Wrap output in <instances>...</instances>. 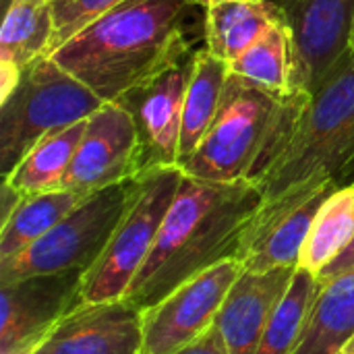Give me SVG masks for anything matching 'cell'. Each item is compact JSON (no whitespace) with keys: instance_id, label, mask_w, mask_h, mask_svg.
I'll list each match as a JSON object with an SVG mask.
<instances>
[{"instance_id":"cell-19","label":"cell","mask_w":354,"mask_h":354,"mask_svg":"<svg viewBox=\"0 0 354 354\" xmlns=\"http://www.w3.org/2000/svg\"><path fill=\"white\" fill-rule=\"evenodd\" d=\"M54 31L52 0H8L0 29V62L25 68L50 56Z\"/></svg>"},{"instance_id":"cell-29","label":"cell","mask_w":354,"mask_h":354,"mask_svg":"<svg viewBox=\"0 0 354 354\" xmlns=\"http://www.w3.org/2000/svg\"><path fill=\"white\" fill-rule=\"evenodd\" d=\"M342 354H354V338L344 346V351H342Z\"/></svg>"},{"instance_id":"cell-17","label":"cell","mask_w":354,"mask_h":354,"mask_svg":"<svg viewBox=\"0 0 354 354\" xmlns=\"http://www.w3.org/2000/svg\"><path fill=\"white\" fill-rule=\"evenodd\" d=\"M228 75H230L228 62L212 54L207 48L195 52V66H193V75L185 97V110H183L178 164L199 147L209 127L214 124L224 100Z\"/></svg>"},{"instance_id":"cell-14","label":"cell","mask_w":354,"mask_h":354,"mask_svg":"<svg viewBox=\"0 0 354 354\" xmlns=\"http://www.w3.org/2000/svg\"><path fill=\"white\" fill-rule=\"evenodd\" d=\"M143 311L127 299L77 305L33 354H141Z\"/></svg>"},{"instance_id":"cell-6","label":"cell","mask_w":354,"mask_h":354,"mask_svg":"<svg viewBox=\"0 0 354 354\" xmlns=\"http://www.w3.org/2000/svg\"><path fill=\"white\" fill-rule=\"evenodd\" d=\"M183 176L185 172L178 166H151L131 180L129 205L108 247L83 274V303H106L127 297L156 245Z\"/></svg>"},{"instance_id":"cell-12","label":"cell","mask_w":354,"mask_h":354,"mask_svg":"<svg viewBox=\"0 0 354 354\" xmlns=\"http://www.w3.org/2000/svg\"><path fill=\"white\" fill-rule=\"evenodd\" d=\"M336 189L338 183H326L307 193L276 203H263L243 236L239 251L243 270L268 272L274 268L297 266L319 207Z\"/></svg>"},{"instance_id":"cell-4","label":"cell","mask_w":354,"mask_h":354,"mask_svg":"<svg viewBox=\"0 0 354 354\" xmlns=\"http://www.w3.org/2000/svg\"><path fill=\"white\" fill-rule=\"evenodd\" d=\"M354 162V50L336 60L311 91L295 135L259 183L263 203L338 183Z\"/></svg>"},{"instance_id":"cell-30","label":"cell","mask_w":354,"mask_h":354,"mask_svg":"<svg viewBox=\"0 0 354 354\" xmlns=\"http://www.w3.org/2000/svg\"><path fill=\"white\" fill-rule=\"evenodd\" d=\"M348 46L354 50V19H353V27H351V37H348Z\"/></svg>"},{"instance_id":"cell-25","label":"cell","mask_w":354,"mask_h":354,"mask_svg":"<svg viewBox=\"0 0 354 354\" xmlns=\"http://www.w3.org/2000/svg\"><path fill=\"white\" fill-rule=\"evenodd\" d=\"M124 0H52L54 10V44L52 52L85 29L89 23L116 8Z\"/></svg>"},{"instance_id":"cell-11","label":"cell","mask_w":354,"mask_h":354,"mask_svg":"<svg viewBox=\"0 0 354 354\" xmlns=\"http://www.w3.org/2000/svg\"><path fill=\"white\" fill-rule=\"evenodd\" d=\"M292 35L295 89L311 93L346 52L354 0H274Z\"/></svg>"},{"instance_id":"cell-28","label":"cell","mask_w":354,"mask_h":354,"mask_svg":"<svg viewBox=\"0 0 354 354\" xmlns=\"http://www.w3.org/2000/svg\"><path fill=\"white\" fill-rule=\"evenodd\" d=\"M203 8H207V6H212V4H220V2H230V0H197Z\"/></svg>"},{"instance_id":"cell-24","label":"cell","mask_w":354,"mask_h":354,"mask_svg":"<svg viewBox=\"0 0 354 354\" xmlns=\"http://www.w3.org/2000/svg\"><path fill=\"white\" fill-rule=\"evenodd\" d=\"M322 288L324 286L319 284L317 276L299 268L295 270L286 295L282 297L274 315L270 317L257 354L295 353Z\"/></svg>"},{"instance_id":"cell-13","label":"cell","mask_w":354,"mask_h":354,"mask_svg":"<svg viewBox=\"0 0 354 354\" xmlns=\"http://www.w3.org/2000/svg\"><path fill=\"white\" fill-rule=\"evenodd\" d=\"M195 52L197 50L118 100L137 122L145 168L178 166L183 110L195 66Z\"/></svg>"},{"instance_id":"cell-9","label":"cell","mask_w":354,"mask_h":354,"mask_svg":"<svg viewBox=\"0 0 354 354\" xmlns=\"http://www.w3.org/2000/svg\"><path fill=\"white\" fill-rule=\"evenodd\" d=\"M85 272L39 274L0 284V354H33L81 305Z\"/></svg>"},{"instance_id":"cell-7","label":"cell","mask_w":354,"mask_h":354,"mask_svg":"<svg viewBox=\"0 0 354 354\" xmlns=\"http://www.w3.org/2000/svg\"><path fill=\"white\" fill-rule=\"evenodd\" d=\"M131 180L87 195L29 249L0 261V284L39 274L87 272L108 247L129 205Z\"/></svg>"},{"instance_id":"cell-15","label":"cell","mask_w":354,"mask_h":354,"mask_svg":"<svg viewBox=\"0 0 354 354\" xmlns=\"http://www.w3.org/2000/svg\"><path fill=\"white\" fill-rule=\"evenodd\" d=\"M295 270L297 266L241 272L216 317L226 354H257L270 317L286 295Z\"/></svg>"},{"instance_id":"cell-5","label":"cell","mask_w":354,"mask_h":354,"mask_svg":"<svg viewBox=\"0 0 354 354\" xmlns=\"http://www.w3.org/2000/svg\"><path fill=\"white\" fill-rule=\"evenodd\" d=\"M104 104L52 56L25 66L19 85L0 104L2 176H8L44 137L87 120Z\"/></svg>"},{"instance_id":"cell-22","label":"cell","mask_w":354,"mask_h":354,"mask_svg":"<svg viewBox=\"0 0 354 354\" xmlns=\"http://www.w3.org/2000/svg\"><path fill=\"white\" fill-rule=\"evenodd\" d=\"M87 195L58 189L21 197L10 216L0 224V261L10 259L48 234Z\"/></svg>"},{"instance_id":"cell-16","label":"cell","mask_w":354,"mask_h":354,"mask_svg":"<svg viewBox=\"0 0 354 354\" xmlns=\"http://www.w3.org/2000/svg\"><path fill=\"white\" fill-rule=\"evenodd\" d=\"M278 21H282V12L274 0H230L212 4L205 8L203 17L205 48L230 64Z\"/></svg>"},{"instance_id":"cell-23","label":"cell","mask_w":354,"mask_h":354,"mask_svg":"<svg viewBox=\"0 0 354 354\" xmlns=\"http://www.w3.org/2000/svg\"><path fill=\"white\" fill-rule=\"evenodd\" d=\"M354 239V183L338 187L319 207L299 255V270L319 276Z\"/></svg>"},{"instance_id":"cell-27","label":"cell","mask_w":354,"mask_h":354,"mask_svg":"<svg viewBox=\"0 0 354 354\" xmlns=\"http://www.w3.org/2000/svg\"><path fill=\"white\" fill-rule=\"evenodd\" d=\"M348 274H354V239L353 243L346 247V251H344L336 261H332V263L317 276V280H319L322 286H326V284H330L332 280L342 278V276H348Z\"/></svg>"},{"instance_id":"cell-2","label":"cell","mask_w":354,"mask_h":354,"mask_svg":"<svg viewBox=\"0 0 354 354\" xmlns=\"http://www.w3.org/2000/svg\"><path fill=\"white\" fill-rule=\"evenodd\" d=\"M197 0H124L50 56L104 102H118L191 54L187 21Z\"/></svg>"},{"instance_id":"cell-21","label":"cell","mask_w":354,"mask_h":354,"mask_svg":"<svg viewBox=\"0 0 354 354\" xmlns=\"http://www.w3.org/2000/svg\"><path fill=\"white\" fill-rule=\"evenodd\" d=\"M230 75L274 95H288L295 89V46L282 21L274 23L249 50L228 64Z\"/></svg>"},{"instance_id":"cell-20","label":"cell","mask_w":354,"mask_h":354,"mask_svg":"<svg viewBox=\"0 0 354 354\" xmlns=\"http://www.w3.org/2000/svg\"><path fill=\"white\" fill-rule=\"evenodd\" d=\"M85 127L87 120H81L68 129L44 137L15 166V170L8 176H4V183L23 197L62 189L71 162L77 153L79 141L85 133Z\"/></svg>"},{"instance_id":"cell-8","label":"cell","mask_w":354,"mask_h":354,"mask_svg":"<svg viewBox=\"0 0 354 354\" xmlns=\"http://www.w3.org/2000/svg\"><path fill=\"white\" fill-rule=\"evenodd\" d=\"M243 272L239 259H226L183 282L160 303L143 311L141 354H176L199 340Z\"/></svg>"},{"instance_id":"cell-31","label":"cell","mask_w":354,"mask_h":354,"mask_svg":"<svg viewBox=\"0 0 354 354\" xmlns=\"http://www.w3.org/2000/svg\"><path fill=\"white\" fill-rule=\"evenodd\" d=\"M340 354H342V353H340Z\"/></svg>"},{"instance_id":"cell-1","label":"cell","mask_w":354,"mask_h":354,"mask_svg":"<svg viewBox=\"0 0 354 354\" xmlns=\"http://www.w3.org/2000/svg\"><path fill=\"white\" fill-rule=\"evenodd\" d=\"M261 205L263 193L251 180L216 183L185 174L124 299L145 311L193 276L239 259L245 230Z\"/></svg>"},{"instance_id":"cell-26","label":"cell","mask_w":354,"mask_h":354,"mask_svg":"<svg viewBox=\"0 0 354 354\" xmlns=\"http://www.w3.org/2000/svg\"><path fill=\"white\" fill-rule=\"evenodd\" d=\"M176 354H226V344L218 326L214 324L199 340H195L193 344H189Z\"/></svg>"},{"instance_id":"cell-3","label":"cell","mask_w":354,"mask_h":354,"mask_svg":"<svg viewBox=\"0 0 354 354\" xmlns=\"http://www.w3.org/2000/svg\"><path fill=\"white\" fill-rule=\"evenodd\" d=\"M311 93L274 95L228 75L222 106L199 147L178 164L193 178L259 187L290 143Z\"/></svg>"},{"instance_id":"cell-10","label":"cell","mask_w":354,"mask_h":354,"mask_svg":"<svg viewBox=\"0 0 354 354\" xmlns=\"http://www.w3.org/2000/svg\"><path fill=\"white\" fill-rule=\"evenodd\" d=\"M143 168V143L133 114L118 102H106L87 118L62 189L91 195L135 178Z\"/></svg>"},{"instance_id":"cell-18","label":"cell","mask_w":354,"mask_h":354,"mask_svg":"<svg viewBox=\"0 0 354 354\" xmlns=\"http://www.w3.org/2000/svg\"><path fill=\"white\" fill-rule=\"evenodd\" d=\"M354 338V274L326 284L292 354H340Z\"/></svg>"}]
</instances>
